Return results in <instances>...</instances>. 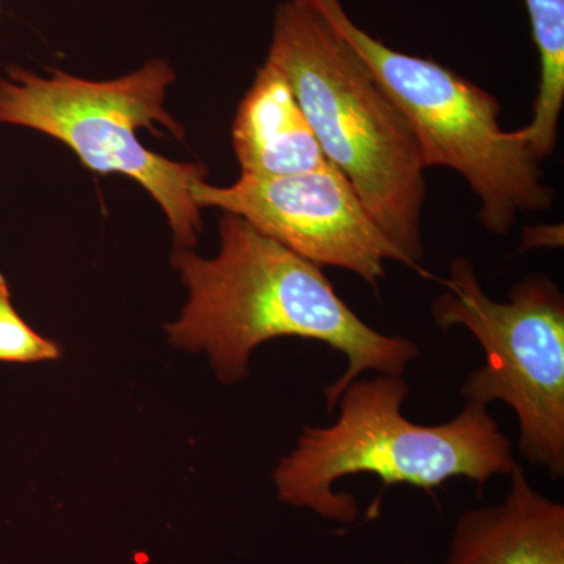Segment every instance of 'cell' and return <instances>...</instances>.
Here are the masks:
<instances>
[{"mask_svg":"<svg viewBox=\"0 0 564 564\" xmlns=\"http://www.w3.org/2000/svg\"><path fill=\"white\" fill-rule=\"evenodd\" d=\"M220 237L214 259L199 258L191 248L174 250L173 265L191 296L169 336L177 347L207 352L225 383L247 377L251 352L263 343L278 337L317 340L347 358L345 372L325 389L332 413L364 372L403 377L421 355L410 339L364 322L337 295L322 267L239 215H223Z\"/></svg>","mask_w":564,"mask_h":564,"instance_id":"6da1fadb","label":"cell"},{"mask_svg":"<svg viewBox=\"0 0 564 564\" xmlns=\"http://www.w3.org/2000/svg\"><path fill=\"white\" fill-rule=\"evenodd\" d=\"M267 61L288 77L328 162L408 267L423 273L426 169L391 96L310 0L278 7Z\"/></svg>","mask_w":564,"mask_h":564,"instance_id":"7a4b0ae2","label":"cell"},{"mask_svg":"<svg viewBox=\"0 0 564 564\" xmlns=\"http://www.w3.org/2000/svg\"><path fill=\"white\" fill-rule=\"evenodd\" d=\"M408 395L402 377L352 381L337 400L336 421L304 426L295 448L278 464L273 480L282 502L352 524L358 502L334 491L340 478L370 474L384 488L411 485L432 492L454 478L485 488L491 478L514 473L513 447L488 406L466 403L451 422L421 425L402 413Z\"/></svg>","mask_w":564,"mask_h":564,"instance_id":"3957f363","label":"cell"},{"mask_svg":"<svg viewBox=\"0 0 564 564\" xmlns=\"http://www.w3.org/2000/svg\"><path fill=\"white\" fill-rule=\"evenodd\" d=\"M391 96L421 148L425 169L462 174L480 203L481 225L505 236L519 214L551 209L555 192L518 131L500 126L499 99L429 58L386 46L351 21L340 0H310Z\"/></svg>","mask_w":564,"mask_h":564,"instance_id":"277c9868","label":"cell"},{"mask_svg":"<svg viewBox=\"0 0 564 564\" xmlns=\"http://www.w3.org/2000/svg\"><path fill=\"white\" fill-rule=\"evenodd\" d=\"M9 77L0 80V122L63 141L91 172L132 177L161 204L177 245L195 247L203 223L192 187L206 180V166L154 154L137 135L140 129L162 135L155 128L162 126L174 139H184V129L163 107L166 88L176 79L169 63L151 61L110 82L77 79L62 70L40 77L21 68H10Z\"/></svg>","mask_w":564,"mask_h":564,"instance_id":"5b68a950","label":"cell"},{"mask_svg":"<svg viewBox=\"0 0 564 564\" xmlns=\"http://www.w3.org/2000/svg\"><path fill=\"white\" fill-rule=\"evenodd\" d=\"M445 291L434 300L440 328L463 326L485 352L463 384L466 403L502 402L519 422V448L551 477L564 474V296L551 278L529 274L496 302L469 259L451 263Z\"/></svg>","mask_w":564,"mask_h":564,"instance_id":"8992f818","label":"cell"},{"mask_svg":"<svg viewBox=\"0 0 564 564\" xmlns=\"http://www.w3.org/2000/svg\"><path fill=\"white\" fill-rule=\"evenodd\" d=\"M192 196L198 207L239 215L306 261L348 270L372 288L386 276V262L408 265L332 163L292 176H240L228 187L199 181Z\"/></svg>","mask_w":564,"mask_h":564,"instance_id":"52a82bcc","label":"cell"},{"mask_svg":"<svg viewBox=\"0 0 564 564\" xmlns=\"http://www.w3.org/2000/svg\"><path fill=\"white\" fill-rule=\"evenodd\" d=\"M445 564H564V505L518 466L502 502L459 516Z\"/></svg>","mask_w":564,"mask_h":564,"instance_id":"ba28073f","label":"cell"},{"mask_svg":"<svg viewBox=\"0 0 564 564\" xmlns=\"http://www.w3.org/2000/svg\"><path fill=\"white\" fill-rule=\"evenodd\" d=\"M232 143L242 176H292L329 163L288 77L269 61L240 102Z\"/></svg>","mask_w":564,"mask_h":564,"instance_id":"9c48e42d","label":"cell"},{"mask_svg":"<svg viewBox=\"0 0 564 564\" xmlns=\"http://www.w3.org/2000/svg\"><path fill=\"white\" fill-rule=\"evenodd\" d=\"M540 55L532 121L519 129L541 162L555 151L564 104V0H524Z\"/></svg>","mask_w":564,"mask_h":564,"instance_id":"30bf717a","label":"cell"},{"mask_svg":"<svg viewBox=\"0 0 564 564\" xmlns=\"http://www.w3.org/2000/svg\"><path fill=\"white\" fill-rule=\"evenodd\" d=\"M61 348L46 337L33 332L17 313L9 284L0 273V362H40L57 359Z\"/></svg>","mask_w":564,"mask_h":564,"instance_id":"8fae6325","label":"cell"}]
</instances>
